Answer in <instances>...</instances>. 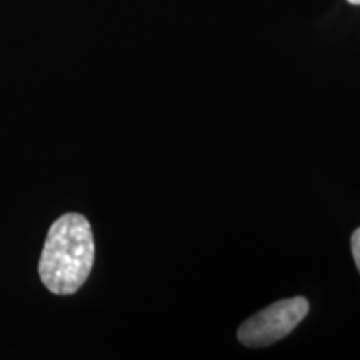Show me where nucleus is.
Returning <instances> with one entry per match:
<instances>
[{
  "label": "nucleus",
  "mask_w": 360,
  "mask_h": 360,
  "mask_svg": "<svg viewBox=\"0 0 360 360\" xmlns=\"http://www.w3.org/2000/svg\"><path fill=\"white\" fill-rule=\"evenodd\" d=\"M94 257L89 220L80 214H65L49 229L39 262L40 278L52 294L72 295L87 281Z\"/></svg>",
  "instance_id": "nucleus-1"
},
{
  "label": "nucleus",
  "mask_w": 360,
  "mask_h": 360,
  "mask_svg": "<svg viewBox=\"0 0 360 360\" xmlns=\"http://www.w3.org/2000/svg\"><path fill=\"white\" fill-rule=\"evenodd\" d=\"M350 245H352V255L355 260V265H357L360 272V227L352 233V238H350Z\"/></svg>",
  "instance_id": "nucleus-3"
},
{
  "label": "nucleus",
  "mask_w": 360,
  "mask_h": 360,
  "mask_svg": "<svg viewBox=\"0 0 360 360\" xmlns=\"http://www.w3.org/2000/svg\"><path fill=\"white\" fill-rule=\"evenodd\" d=\"M309 312L304 297L283 299L252 315L238 327L237 337L247 347H265L290 334Z\"/></svg>",
  "instance_id": "nucleus-2"
},
{
  "label": "nucleus",
  "mask_w": 360,
  "mask_h": 360,
  "mask_svg": "<svg viewBox=\"0 0 360 360\" xmlns=\"http://www.w3.org/2000/svg\"><path fill=\"white\" fill-rule=\"evenodd\" d=\"M347 2L354 4V6H360V0H347Z\"/></svg>",
  "instance_id": "nucleus-4"
}]
</instances>
